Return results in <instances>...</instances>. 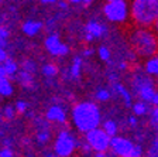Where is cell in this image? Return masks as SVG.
Segmentation results:
<instances>
[{
  "label": "cell",
  "mask_w": 158,
  "mask_h": 157,
  "mask_svg": "<svg viewBox=\"0 0 158 157\" xmlns=\"http://www.w3.org/2000/svg\"><path fill=\"white\" fill-rule=\"evenodd\" d=\"M43 28V23L38 21V20H27L24 21L23 26H21V30H23V33L28 37H34L41 31Z\"/></svg>",
  "instance_id": "ac0fdd59"
},
{
  "label": "cell",
  "mask_w": 158,
  "mask_h": 157,
  "mask_svg": "<svg viewBox=\"0 0 158 157\" xmlns=\"http://www.w3.org/2000/svg\"><path fill=\"white\" fill-rule=\"evenodd\" d=\"M113 98V94L110 91V88H105V86H100L95 91V102L96 103H107L110 102Z\"/></svg>",
  "instance_id": "ffe728a7"
},
{
  "label": "cell",
  "mask_w": 158,
  "mask_h": 157,
  "mask_svg": "<svg viewBox=\"0 0 158 157\" xmlns=\"http://www.w3.org/2000/svg\"><path fill=\"white\" fill-rule=\"evenodd\" d=\"M157 88H158V81H157Z\"/></svg>",
  "instance_id": "ab89813d"
},
{
  "label": "cell",
  "mask_w": 158,
  "mask_h": 157,
  "mask_svg": "<svg viewBox=\"0 0 158 157\" xmlns=\"http://www.w3.org/2000/svg\"><path fill=\"white\" fill-rule=\"evenodd\" d=\"M158 20V0L130 2V23L133 27L152 28Z\"/></svg>",
  "instance_id": "277c9868"
},
{
  "label": "cell",
  "mask_w": 158,
  "mask_h": 157,
  "mask_svg": "<svg viewBox=\"0 0 158 157\" xmlns=\"http://www.w3.org/2000/svg\"><path fill=\"white\" fill-rule=\"evenodd\" d=\"M34 124H35V140L37 143H40L41 146L43 144H47L49 140H51V128H49V123L45 120V118L41 119H35L34 120Z\"/></svg>",
  "instance_id": "4fadbf2b"
},
{
  "label": "cell",
  "mask_w": 158,
  "mask_h": 157,
  "mask_svg": "<svg viewBox=\"0 0 158 157\" xmlns=\"http://www.w3.org/2000/svg\"><path fill=\"white\" fill-rule=\"evenodd\" d=\"M44 157H58V156H55V154H54V153H47Z\"/></svg>",
  "instance_id": "f35d334b"
},
{
  "label": "cell",
  "mask_w": 158,
  "mask_h": 157,
  "mask_svg": "<svg viewBox=\"0 0 158 157\" xmlns=\"http://www.w3.org/2000/svg\"><path fill=\"white\" fill-rule=\"evenodd\" d=\"M79 140L71 129H59L54 140V154L58 157H72L79 149Z\"/></svg>",
  "instance_id": "52a82bcc"
},
{
  "label": "cell",
  "mask_w": 158,
  "mask_h": 157,
  "mask_svg": "<svg viewBox=\"0 0 158 157\" xmlns=\"http://www.w3.org/2000/svg\"><path fill=\"white\" fill-rule=\"evenodd\" d=\"M148 118H150V128L154 130L155 136L158 137V106L151 109V113Z\"/></svg>",
  "instance_id": "4316f807"
},
{
  "label": "cell",
  "mask_w": 158,
  "mask_h": 157,
  "mask_svg": "<svg viewBox=\"0 0 158 157\" xmlns=\"http://www.w3.org/2000/svg\"><path fill=\"white\" fill-rule=\"evenodd\" d=\"M45 120L49 124L55 123V124H65L68 122V112L64 108L62 105L55 103L51 105L45 112Z\"/></svg>",
  "instance_id": "7c38bea8"
},
{
  "label": "cell",
  "mask_w": 158,
  "mask_h": 157,
  "mask_svg": "<svg viewBox=\"0 0 158 157\" xmlns=\"http://www.w3.org/2000/svg\"><path fill=\"white\" fill-rule=\"evenodd\" d=\"M127 44L131 54L137 58L147 59L158 54V38L152 28L131 27L127 31Z\"/></svg>",
  "instance_id": "7a4b0ae2"
},
{
  "label": "cell",
  "mask_w": 158,
  "mask_h": 157,
  "mask_svg": "<svg viewBox=\"0 0 158 157\" xmlns=\"http://www.w3.org/2000/svg\"><path fill=\"white\" fill-rule=\"evenodd\" d=\"M17 81H19L23 86L30 88V86L33 85V74H28V72H26V71H21L19 75H17Z\"/></svg>",
  "instance_id": "484cf974"
},
{
  "label": "cell",
  "mask_w": 158,
  "mask_h": 157,
  "mask_svg": "<svg viewBox=\"0 0 158 157\" xmlns=\"http://www.w3.org/2000/svg\"><path fill=\"white\" fill-rule=\"evenodd\" d=\"M2 78H7V76H6V74H4L3 68H2V65H0V79H2Z\"/></svg>",
  "instance_id": "74e56055"
},
{
  "label": "cell",
  "mask_w": 158,
  "mask_h": 157,
  "mask_svg": "<svg viewBox=\"0 0 158 157\" xmlns=\"http://www.w3.org/2000/svg\"><path fill=\"white\" fill-rule=\"evenodd\" d=\"M92 157H114V156L110 153H95Z\"/></svg>",
  "instance_id": "d590c367"
},
{
  "label": "cell",
  "mask_w": 158,
  "mask_h": 157,
  "mask_svg": "<svg viewBox=\"0 0 158 157\" xmlns=\"http://www.w3.org/2000/svg\"><path fill=\"white\" fill-rule=\"evenodd\" d=\"M141 68L150 78H152L154 81H158V54L144 59Z\"/></svg>",
  "instance_id": "9a60e30c"
},
{
  "label": "cell",
  "mask_w": 158,
  "mask_h": 157,
  "mask_svg": "<svg viewBox=\"0 0 158 157\" xmlns=\"http://www.w3.org/2000/svg\"><path fill=\"white\" fill-rule=\"evenodd\" d=\"M96 54H98L99 59L105 64H112L113 61V51L112 48L107 46V44H100L96 50Z\"/></svg>",
  "instance_id": "d6986e66"
},
{
  "label": "cell",
  "mask_w": 158,
  "mask_h": 157,
  "mask_svg": "<svg viewBox=\"0 0 158 157\" xmlns=\"http://www.w3.org/2000/svg\"><path fill=\"white\" fill-rule=\"evenodd\" d=\"M110 91H112L113 96H114L116 99H118V101L122 102L123 106H126V108H131L133 102H134V96H133V94L130 92V89L127 88L126 84H123V82H120V81L112 82V88H110Z\"/></svg>",
  "instance_id": "8fae6325"
},
{
  "label": "cell",
  "mask_w": 158,
  "mask_h": 157,
  "mask_svg": "<svg viewBox=\"0 0 158 157\" xmlns=\"http://www.w3.org/2000/svg\"><path fill=\"white\" fill-rule=\"evenodd\" d=\"M82 68H83V58L81 55L73 57L72 62H71V67L68 69L69 78L72 81H79L81 76H82Z\"/></svg>",
  "instance_id": "e0dca14e"
},
{
  "label": "cell",
  "mask_w": 158,
  "mask_h": 157,
  "mask_svg": "<svg viewBox=\"0 0 158 157\" xmlns=\"http://www.w3.org/2000/svg\"><path fill=\"white\" fill-rule=\"evenodd\" d=\"M109 151L114 157L144 156V147H143V144L137 143L134 139L128 137V136H124V134H118V136L112 137Z\"/></svg>",
  "instance_id": "8992f818"
},
{
  "label": "cell",
  "mask_w": 158,
  "mask_h": 157,
  "mask_svg": "<svg viewBox=\"0 0 158 157\" xmlns=\"http://www.w3.org/2000/svg\"><path fill=\"white\" fill-rule=\"evenodd\" d=\"M152 31H154V34L157 36V38H158V20L155 21L154 26H152Z\"/></svg>",
  "instance_id": "8d00e7d4"
},
{
  "label": "cell",
  "mask_w": 158,
  "mask_h": 157,
  "mask_svg": "<svg viewBox=\"0 0 158 157\" xmlns=\"http://www.w3.org/2000/svg\"><path fill=\"white\" fill-rule=\"evenodd\" d=\"M13 94V85L9 78L0 79V95L2 96H10Z\"/></svg>",
  "instance_id": "cb8c5ba5"
},
{
  "label": "cell",
  "mask_w": 158,
  "mask_h": 157,
  "mask_svg": "<svg viewBox=\"0 0 158 157\" xmlns=\"http://www.w3.org/2000/svg\"><path fill=\"white\" fill-rule=\"evenodd\" d=\"M0 157H14L13 156V150H10L9 147H4L0 150Z\"/></svg>",
  "instance_id": "d6a6232c"
},
{
  "label": "cell",
  "mask_w": 158,
  "mask_h": 157,
  "mask_svg": "<svg viewBox=\"0 0 158 157\" xmlns=\"http://www.w3.org/2000/svg\"><path fill=\"white\" fill-rule=\"evenodd\" d=\"M14 115H16V111H14L13 106H6L3 109V118L7 119V120H13Z\"/></svg>",
  "instance_id": "f1b7e54d"
},
{
  "label": "cell",
  "mask_w": 158,
  "mask_h": 157,
  "mask_svg": "<svg viewBox=\"0 0 158 157\" xmlns=\"http://www.w3.org/2000/svg\"><path fill=\"white\" fill-rule=\"evenodd\" d=\"M103 112L95 101H79L71 108V123L81 134L100 128Z\"/></svg>",
  "instance_id": "6da1fadb"
},
{
  "label": "cell",
  "mask_w": 158,
  "mask_h": 157,
  "mask_svg": "<svg viewBox=\"0 0 158 157\" xmlns=\"http://www.w3.org/2000/svg\"><path fill=\"white\" fill-rule=\"evenodd\" d=\"M109 34V26L105 20L99 19L98 16H93L86 21L83 27V38L86 43H92L96 40H102L107 37Z\"/></svg>",
  "instance_id": "9c48e42d"
},
{
  "label": "cell",
  "mask_w": 158,
  "mask_h": 157,
  "mask_svg": "<svg viewBox=\"0 0 158 157\" xmlns=\"http://www.w3.org/2000/svg\"><path fill=\"white\" fill-rule=\"evenodd\" d=\"M112 137L103 132L102 128L90 130L89 133L83 134V143L89 147V150L95 153H109Z\"/></svg>",
  "instance_id": "ba28073f"
},
{
  "label": "cell",
  "mask_w": 158,
  "mask_h": 157,
  "mask_svg": "<svg viewBox=\"0 0 158 157\" xmlns=\"http://www.w3.org/2000/svg\"><path fill=\"white\" fill-rule=\"evenodd\" d=\"M100 128L103 129V132H105L107 136L114 137V136H118V134H120L122 124H120V122H118L116 118H113V116H107V118H103Z\"/></svg>",
  "instance_id": "5bb4252c"
},
{
  "label": "cell",
  "mask_w": 158,
  "mask_h": 157,
  "mask_svg": "<svg viewBox=\"0 0 158 157\" xmlns=\"http://www.w3.org/2000/svg\"><path fill=\"white\" fill-rule=\"evenodd\" d=\"M24 71L28 72V74H33V72L35 71V65H34V62L27 61V62H26V65H24Z\"/></svg>",
  "instance_id": "4dcf8cb0"
},
{
  "label": "cell",
  "mask_w": 158,
  "mask_h": 157,
  "mask_svg": "<svg viewBox=\"0 0 158 157\" xmlns=\"http://www.w3.org/2000/svg\"><path fill=\"white\" fill-rule=\"evenodd\" d=\"M2 68H3L4 74H6V76H13L14 74L17 72V69H19V65H17V62L13 61V59L7 58L6 61L2 64Z\"/></svg>",
  "instance_id": "603a6c76"
},
{
  "label": "cell",
  "mask_w": 158,
  "mask_h": 157,
  "mask_svg": "<svg viewBox=\"0 0 158 157\" xmlns=\"http://www.w3.org/2000/svg\"><path fill=\"white\" fill-rule=\"evenodd\" d=\"M126 126L128 128V130L138 133V132H140V119H137L135 116L130 115V116H127V118H126Z\"/></svg>",
  "instance_id": "d4e9b609"
},
{
  "label": "cell",
  "mask_w": 158,
  "mask_h": 157,
  "mask_svg": "<svg viewBox=\"0 0 158 157\" xmlns=\"http://www.w3.org/2000/svg\"><path fill=\"white\" fill-rule=\"evenodd\" d=\"M92 55H93V48H90V47H86V48L81 52V57H82V58H89V57H92Z\"/></svg>",
  "instance_id": "1f68e13d"
},
{
  "label": "cell",
  "mask_w": 158,
  "mask_h": 157,
  "mask_svg": "<svg viewBox=\"0 0 158 157\" xmlns=\"http://www.w3.org/2000/svg\"><path fill=\"white\" fill-rule=\"evenodd\" d=\"M150 106H151V108H157L158 106V91L155 92V95L152 96L151 102H150Z\"/></svg>",
  "instance_id": "836d02e7"
},
{
  "label": "cell",
  "mask_w": 158,
  "mask_h": 157,
  "mask_svg": "<svg viewBox=\"0 0 158 157\" xmlns=\"http://www.w3.org/2000/svg\"><path fill=\"white\" fill-rule=\"evenodd\" d=\"M7 59V52L4 48H0V64H3L4 61Z\"/></svg>",
  "instance_id": "e575fe53"
},
{
  "label": "cell",
  "mask_w": 158,
  "mask_h": 157,
  "mask_svg": "<svg viewBox=\"0 0 158 157\" xmlns=\"http://www.w3.org/2000/svg\"><path fill=\"white\" fill-rule=\"evenodd\" d=\"M27 109H28V105H27L26 102H23V101L16 102V108H14L16 112H19V113H26Z\"/></svg>",
  "instance_id": "f546056e"
},
{
  "label": "cell",
  "mask_w": 158,
  "mask_h": 157,
  "mask_svg": "<svg viewBox=\"0 0 158 157\" xmlns=\"http://www.w3.org/2000/svg\"><path fill=\"white\" fill-rule=\"evenodd\" d=\"M127 88L133 94L137 101H143L145 103L150 105L152 96L155 95L157 89V81L145 74L143 71L141 65H134L130 72H128V79H127Z\"/></svg>",
  "instance_id": "3957f363"
},
{
  "label": "cell",
  "mask_w": 158,
  "mask_h": 157,
  "mask_svg": "<svg viewBox=\"0 0 158 157\" xmlns=\"http://www.w3.org/2000/svg\"><path fill=\"white\" fill-rule=\"evenodd\" d=\"M44 47L49 52V55L61 58V57H66L69 54V47L64 43L61 37L56 33H52L45 37L44 40Z\"/></svg>",
  "instance_id": "30bf717a"
},
{
  "label": "cell",
  "mask_w": 158,
  "mask_h": 157,
  "mask_svg": "<svg viewBox=\"0 0 158 157\" xmlns=\"http://www.w3.org/2000/svg\"><path fill=\"white\" fill-rule=\"evenodd\" d=\"M144 157H158V137H152L144 150Z\"/></svg>",
  "instance_id": "7402d4cb"
},
{
  "label": "cell",
  "mask_w": 158,
  "mask_h": 157,
  "mask_svg": "<svg viewBox=\"0 0 158 157\" xmlns=\"http://www.w3.org/2000/svg\"><path fill=\"white\" fill-rule=\"evenodd\" d=\"M41 72H43L44 76H47V78H55V76L58 75L59 68L56 64H54V62H47V64L43 65Z\"/></svg>",
  "instance_id": "44dd1931"
},
{
  "label": "cell",
  "mask_w": 158,
  "mask_h": 157,
  "mask_svg": "<svg viewBox=\"0 0 158 157\" xmlns=\"http://www.w3.org/2000/svg\"><path fill=\"white\" fill-rule=\"evenodd\" d=\"M151 106L148 103H145V102L143 101H134L131 105V108H130V111H131V115L133 116H135L137 119H143V118H147V116H150V113H151Z\"/></svg>",
  "instance_id": "2e32d148"
},
{
  "label": "cell",
  "mask_w": 158,
  "mask_h": 157,
  "mask_svg": "<svg viewBox=\"0 0 158 157\" xmlns=\"http://www.w3.org/2000/svg\"><path fill=\"white\" fill-rule=\"evenodd\" d=\"M7 38H9V31L4 27H0V48H4L7 44Z\"/></svg>",
  "instance_id": "83f0119b"
},
{
  "label": "cell",
  "mask_w": 158,
  "mask_h": 157,
  "mask_svg": "<svg viewBox=\"0 0 158 157\" xmlns=\"http://www.w3.org/2000/svg\"><path fill=\"white\" fill-rule=\"evenodd\" d=\"M140 157H144V156H140Z\"/></svg>",
  "instance_id": "60d3db41"
},
{
  "label": "cell",
  "mask_w": 158,
  "mask_h": 157,
  "mask_svg": "<svg viewBox=\"0 0 158 157\" xmlns=\"http://www.w3.org/2000/svg\"><path fill=\"white\" fill-rule=\"evenodd\" d=\"M103 20L114 26H126L130 23V2L126 0H106L100 6Z\"/></svg>",
  "instance_id": "5b68a950"
}]
</instances>
